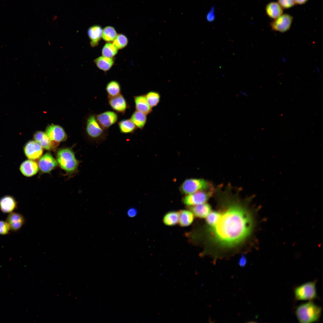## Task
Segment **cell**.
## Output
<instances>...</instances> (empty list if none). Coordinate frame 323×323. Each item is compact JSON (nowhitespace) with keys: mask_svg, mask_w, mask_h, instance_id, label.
Here are the masks:
<instances>
[{"mask_svg":"<svg viewBox=\"0 0 323 323\" xmlns=\"http://www.w3.org/2000/svg\"><path fill=\"white\" fill-rule=\"evenodd\" d=\"M253 220L243 207L232 204L221 215L216 224L210 227L213 240L221 246L230 247L245 239L251 234Z\"/></svg>","mask_w":323,"mask_h":323,"instance_id":"6da1fadb","label":"cell"},{"mask_svg":"<svg viewBox=\"0 0 323 323\" xmlns=\"http://www.w3.org/2000/svg\"><path fill=\"white\" fill-rule=\"evenodd\" d=\"M322 308L310 301L302 304L296 309L295 314L300 323H310L318 321L320 318Z\"/></svg>","mask_w":323,"mask_h":323,"instance_id":"7a4b0ae2","label":"cell"},{"mask_svg":"<svg viewBox=\"0 0 323 323\" xmlns=\"http://www.w3.org/2000/svg\"><path fill=\"white\" fill-rule=\"evenodd\" d=\"M57 160L61 168L69 174H72L77 169L79 161L74 153L69 148L59 150L57 154Z\"/></svg>","mask_w":323,"mask_h":323,"instance_id":"3957f363","label":"cell"},{"mask_svg":"<svg viewBox=\"0 0 323 323\" xmlns=\"http://www.w3.org/2000/svg\"><path fill=\"white\" fill-rule=\"evenodd\" d=\"M86 129L89 137L97 144L104 141L108 135L107 130L100 125L94 114L90 115L88 117Z\"/></svg>","mask_w":323,"mask_h":323,"instance_id":"277c9868","label":"cell"},{"mask_svg":"<svg viewBox=\"0 0 323 323\" xmlns=\"http://www.w3.org/2000/svg\"><path fill=\"white\" fill-rule=\"evenodd\" d=\"M211 183L202 179L191 178L185 180L179 188L181 192L187 195L201 191L212 189Z\"/></svg>","mask_w":323,"mask_h":323,"instance_id":"5b68a950","label":"cell"},{"mask_svg":"<svg viewBox=\"0 0 323 323\" xmlns=\"http://www.w3.org/2000/svg\"><path fill=\"white\" fill-rule=\"evenodd\" d=\"M294 292L295 297L297 300L314 299L317 296L316 282H309L300 285L295 288Z\"/></svg>","mask_w":323,"mask_h":323,"instance_id":"8992f818","label":"cell"},{"mask_svg":"<svg viewBox=\"0 0 323 323\" xmlns=\"http://www.w3.org/2000/svg\"><path fill=\"white\" fill-rule=\"evenodd\" d=\"M211 189L199 191L186 195L182 198V202L187 206L205 203L212 194Z\"/></svg>","mask_w":323,"mask_h":323,"instance_id":"52a82bcc","label":"cell"},{"mask_svg":"<svg viewBox=\"0 0 323 323\" xmlns=\"http://www.w3.org/2000/svg\"><path fill=\"white\" fill-rule=\"evenodd\" d=\"M293 16L288 13H283L270 22L271 29L274 31L285 32L290 29L293 20Z\"/></svg>","mask_w":323,"mask_h":323,"instance_id":"ba28073f","label":"cell"},{"mask_svg":"<svg viewBox=\"0 0 323 323\" xmlns=\"http://www.w3.org/2000/svg\"><path fill=\"white\" fill-rule=\"evenodd\" d=\"M96 117L100 125L107 130L116 123L118 119L117 114L113 111H106L96 115Z\"/></svg>","mask_w":323,"mask_h":323,"instance_id":"9c48e42d","label":"cell"},{"mask_svg":"<svg viewBox=\"0 0 323 323\" xmlns=\"http://www.w3.org/2000/svg\"><path fill=\"white\" fill-rule=\"evenodd\" d=\"M43 151L42 147L36 141H29L24 147V152L25 156L29 159L32 160L40 158L42 154Z\"/></svg>","mask_w":323,"mask_h":323,"instance_id":"30bf717a","label":"cell"},{"mask_svg":"<svg viewBox=\"0 0 323 323\" xmlns=\"http://www.w3.org/2000/svg\"><path fill=\"white\" fill-rule=\"evenodd\" d=\"M58 165L57 162L52 155L47 153L39 159L38 166L41 171L45 173L50 172Z\"/></svg>","mask_w":323,"mask_h":323,"instance_id":"8fae6325","label":"cell"},{"mask_svg":"<svg viewBox=\"0 0 323 323\" xmlns=\"http://www.w3.org/2000/svg\"><path fill=\"white\" fill-rule=\"evenodd\" d=\"M45 133L51 140L58 143L64 141L67 139V135L64 130L59 125H49L46 128Z\"/></svg>","mask_w":323,"mask_h":323,"instance_id":"7c38bea8","label":"cell"},{"mask_svg":"<svg viewBox=\"0 0 323 323\" xmlns=\"http://www.w3.org/2000/svg\"><path fill=\"white\" fill-rule=\"evenodd\" d=\"M108 99L111 107L118 113L124 115L127 109L129 108L126 100L121 94Z\"/></svg>","mask_w":323,"mask_h":323,"instance_id":"4fadbf2b","label":"cell"},{"mask_svg":"<svg viewBox=\"0 0 323 323\" xmlns=\"http://www.w3.org/2000/svg\"><path fill=\"white\" fill-rule=\"evenodd\" d=\"M34 138L42 148L47 150H51L55 148L58 143L51 140L46 134L42 131L36 132L34 135Z\"/></svg>","mask_w":323,"mask_h":323,"instance_id":"5bb4252c","label":"cell"},{"mask_svg":"<svg viewBox=\"0 0 323 323\" xmlns=\"http://www.w3.org/2000/svg\"><path fill=\"white\" fill-rule=\"evenodd\" d=\"M6 222L8 224L10 230L16 231L24 225L25 219L24 216L20 214L11 212L8 216Z\"/></svg>","mask_w":323,"mask_h":323,"instance_id":"9a60e30c","label":"cell"},{"mask_svg":"<svg viewBox=\"0 0 323 323\" xmlns=\"http://www.w3.org/2000/svg\"><path fill=\"white\" fill-rule=\"evenodd\" d=\"M20 170L23 175L26 177H31L38 172L39 167L37 163L30 159L23 162L20 167Z\"/></svg>","mask_w":323,"mask_h":323,"instance_id":"2e32d148","label":"cell"},{"mask_svg":"<svg viewBox=\"0 0 323 323\" xmlns=\"http://www.w3.org/2000/svg\"><path fill=\"white\" fill-rule=\"evenodd\" d=\"M133 97L136 110L147 115L152 112V108L149 104L145 95L135 96Z\"/></svg>","mask_w":323,"mask_h":323,"instance_id":"e0dca14e","label":"cell"},{"mask_svg":"<svg viewBox=\"0 0 323 323\" xmlns=\"http://www.w3.org/2000/svg\"><path fill=\"white\" fill-rule=\"evenodd\" d=\"M266 13L269 17L275 19L283 13L284 9L276 1L268 3L265 8Z\"/></svg>","mask_w":323,"mask_h":323,"instance_id":"ac0fdd59","label":"cell"},{"mask_svg":"<svg viewBox=\"0 0 323 323\" xmlns=\"http://www.w3.org/2000/svg\"><path fill=\"white\" fill-rule=\"evenodd\" d=\"M187 208L194 216L199 218L206 217L211 210L210 206L205 203L188 206Z\"/></svg>","mask_w":323,"mask_h":323,"instance_id":"d6986e66","label":"cell"},{"mask_svg":"<svg viewBox=\"0 0 323 323\" xmlns=\"http://www.w3.org/2000/svg\"><path fill=\"white\" fill-rule=\"evenodd\" d=\"M16 207V202L15 199L11 196H5L0 199V209L4 213L12 212L15 210Z\"/></svg>","mask_w":323,"mask_h":323,"instance_id":"ffe728a7","label":"cell"},{"mask_svg":"<svg viewBox=\"0 0 323 323\" xmlns=\"http://www.w3.org/2000/svg\"><path fill=\"white\" fill-rule=\"evenodd\" d=\"M178 212V223L181 226L187 227L192 224L194 220V216L190 211L183 209Z\"/></svg>","mask_w":323,"mask_h":323,"instance_id":"44dd1931","label":"cell"},{"mask_svg":"<svg viewBox=\"0 0 323 323\" xmlns=\"http://www.w3.org/2000/svg\"><path fill=\"white\" fill-rule=\"evenodd\" d=\"M102 29L101 27L95 25L90 27L88 31L90 44L93 47L97 45L102 37Z\"/></svg>","mask_w":323,"mask_h":323,"instance_id":"7402d4cb","label":"cell"},{"mask_svg":"<svg viewBox=\"0 0 323 323\" xmlns=\"http://www.w3.org/2000/svg\"><path fill=\"white\" fill-rule=\"evenodd\" d=\"M130 119L137 128L142 129L147 121V115L139 111L135 110L132 114Z\"/></svg>","mask_w":323,"mask_h":323,"instance_id":"603a6c76","label":"cell"},{"mask_svg":"<svg viewBox=\"0 0 323 323\" xmlns=\"http://www.w3.org/2000/svg\"><path fill=\"white\" fill-rule=\"evenodd\" d=\"M118 125L120 132L124 134L133 133L137 128L130 119L121 120L118 123Z\"/></svg>","mask_w":323,"mask_h":323,"instance_id":"cb8c5ba5","label":"cell"},{"mask_svg":"<svg viewBox=\"0 0 323 323\" xmlns=\"http://www.w3.org/2000/svg\"><path fill=\"white\" fill-rule=\"evenodd\" d=\"M94 62L100 69L106 71L112 67L114 63V60L112 58L102 56L97 58L94 60Z\"/></svg>","mask_w":323,"mask_h":323,"instance_id":"d4e9b609","label":"cell"},{"mask_svg":"<svg viewBox=\"0 0 323 323\" xmlns=\"http://www.w3.org/2000/svg\"><path fill=\"white\" fill-rule=\"evenodd\" d=\"M106 90L108 95V98L116 96L121 94V87L119 83L112 80L107 84Z\"/></svg>","mask_w":323,"mask_h":323,"instance_id":"484cf974","label":"cell"},{"mask_svg":"<svg viewBox=\"0 0 323 323\" xmlns=\"http://www.w3.org/2000/svg\"><path fill=\"white\" fill-rule=\"evenodd\" d=\"M179 212L170 211L165 214L163 218V222L166 225L173 226L178 223Z\"/></svg>","mask_w":323,"mask_h":323,"instance_id":"4316f807","label":"cell"},{"mask_svg":"<svg viewBox=\"0 0 323 323\" xmlns=\"http://www.w3.org/2000/svg\"><path fill=\"white\" fill-rule=\"evenodd\" d=\"M117 35L114 28L111 26H107L102 30V37L106 42L113 41Z\"/></svg>","mask_w":323,"mask_h":323,"instance_id":"83f0119b","label":"cell"},{"mask_svg":"<svg viewBox=\"0 0 323 323\" xmlns=\"http://www.w3.org/2000/svg\"><path fill=\"white\" fill-rule=\"evenodd\" d=\"M145 95L149 104L152 108L156 106L160 102L161 96L157 92L150 91Z\"/></svg>","mask_w":323,"mask_h":323,"instance_id":"f1b7e54d","label":"cell"},{"mask_svg":"<svg viewBox=\"0 0 323 323\" xmlns=\"http://www.w3.org/2000/svg\"><path fill=\"white\" fill-rule=\"evenodd\" d=\"M118 51V49L113 43L108 42L103 47L102 54L104 57L112 58L117 54Z\"/></svg>","mask_w":323,"mask_h":323,"instance_id":"f546056e","label":"cell"},{"mask_svg":"<svg viewBox=\"0 0 323 323\" xmlns=\"http://www.w3.org/2000/svg\"><path fill=\"white\" fill-rule=\"evenodd\" d=\"M128 43V39L124 35L119 34L117 35L113 41V44L118 49H122L125 47Z\"/></svg>","mask_w":323,"mask_h":323,"instance_id":"4dcf8cb0","label":"cell"},{"mask_svg":"<svg viewBox=\"0 0 323 323\" xmlns=\"http://www.w3.org/2000/svg\"><path fill=\"white\" fill-rule=\"evenodd\" d=\"M221 213L218 212L212 211L210 212L206 217V222L211 227L217 223L221 215Z\"/></svg>","mask_w":323,"mask_h":323,"instance_id":"1f68e13d","label":"cell"},{"mask_svg":"<svg viewBox=\"0 0 323 323\" xmlns=\"http://www.w3.org/2000/svg\"><path fill=\"white\" fill-rule=\"evenodd\" d=\"M284 9H288L295 4L294 0H278L277 1Z\"/></svg>","mask_w":323,"mask_h":323,"instance_id":"d6a6232c","label":"cell"},{"mask_svg":"<svg viewBox=\"0 0 323 323\" xmlns=\"http://www.w3.org/2000/svg\"><path fill=\"white\" fill-rule=\"evenodd\" d=\"M10 229L8 224L6 222L0 221V234H7Z\"/></svg>","mask_w":323,"mask_h":323,"instance_id":"836d02e7","label":"cell"},{"mask_svg":"<svg viewBox=\"0 0 323 323\" xmlns=\"http://www.w3.org/2000/svg\"><path fill=\"white\" fill-rule=\"evenodd\" d=\"M215 18V15L214 13V8L212 7L206 15V19L208 22H213Z\"/></svg>","mask_w":323,"mask_h":323,"instance_id":"e575fe53","label":"cell"},{"mask_svg":"<svg viewBox=\"0 0 323 323\" xmlns=\"http://www.w3.org/2000/svg\"><path fill=\"white\" fill-rule=\"evenodd\" d=\"M138 213V211L136 208L131 207L127 210V213L129 217L133 218L137 215Z\"/></svg>","mask_w":323,"mask_h":323,"instance_id":"d590c367","label":"cell"},{"mask_svg":"<svg viewBox=\"0 0 323 323\" xmlns=\"http://www.w3.org/2000/svg\"><path fill=\"white\" fill-rule=\"evenodd\" d=\"M247 263V260L246 257L244 255H242L238 261L239 266L242 267H244L246 266Z\"/></svg>","mask_w":323,"mask_h":323,"instance_id":"8d00e7d4","label":"cell"},{"mask_svg":"<svg viewBox=\"0 0 323 323\" xmlns=\"http://www.w3.org/2000/svg\"><path fill=\"white\" fill-rule=\"evenodd\" d=\"M309 0H294L295 4L303 5L306 4Z\"/></svg>","mask_w":323,"mask_h":323,"instance_id":"74e56055","label":"cell"},{"mask_svg":"<svg viewBox=\"0 0 323 323\" xmlns=\"http://www.w3.org/2000/svg\"><path fill=\"white\" fill-rule=\"evenodd\" d=\"M240 92L242 95H243L244 96H247L248 95L246 93L244 92L241 91H240Z\"/></svg>","mask_w":323,"mask_h":323,"instance_id":"f35d334b","label":"cell"}]
</instances>
